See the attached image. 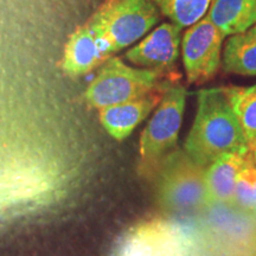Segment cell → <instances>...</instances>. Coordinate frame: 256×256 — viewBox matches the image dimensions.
<instances>
[{"mask_svg": "<svg viewBox=\"0 0 256 256\" xmlns=\"http://www.w3.org/2000/svg\"><path fill=\"white\" fill-rule=\"evenodd\" d=\"M184 151L204 168L223 154L252 152L224 88L198 92L196 118L185 140Z\"/></svg>", "mask_w": 256, "mask_h": 256, "instance_id": "cell-1", "label": "cell"}, {"mask_svg": "<svg viewBox=\"0 0 256 256\" xmlns=\"http://www.w3.org/2000/svg\"><path fill=\"white\" fill-rule=\"evenodd\" d=\"M179 74L134 68L119 57L112 56L86 89V101L92 107L104 110L112 106L136 100L150 92L177 83Z\"/></svg>", "mask_w": 256, "mask_h": 256, "instance_id": "cell-2", "label": "cell"}, {"mask_svg": "<svg viewBox=\"0 0 256 256\" xmlns=\"http://www.w3.org/2000/svg\"><path fill=\"white\" fill-rule=\"evenodd\" d=\"M154 0H107L88 22L110 40L114 52L132 46L159 23Z\"/></svg>", "mask_w": 256, "mask_h": 256, "instance_id": "cell-3", "label": "cell"}, {"mask_svg": "<svg viewBox=\"0 0 256 256\" xmlns=\"http://www.w3.org/2000/svg\"><path fill=\"white\" fill-rule=\"evenodd\" d=\"M186 94V89L178 82L170 86L144 130L140 139V156L145 171H154L160 168L166 156L176 151Z\"/></svg>", "mask_w": 256, "mask_h": 256, "instance_id": "cell-4", "label": "cell"}, {"mask_svg": "<svg viewBox=\"0 0 256 256\" xmlns=\"http://www.w3.org/2000/svg\"><path fill=\"white\" fill-rule=\"evenodd\" d=\"M160 170V200L168 210L186 212L209 203L206 168L194 162L185 151L172 152L162 162Z\"/></svg>", "mask_w": 256, "mask_h": 256, "instance_id": "cell-5", "label": "cell"}, {"mask_svg": "<svg viewBox=\"0 0 256 256\" xmlns=\"http://www.w3.org/2000/svg\"><path fill=\"white\" fill-rule=\"evenodd\" d=\"M224 38L208 17L185 31L182 38V58L188 83H204L216 75Z\"/></svg>", "mask_w": 256, "mask_h": 256, "instance_id": "cell-6", "label": "cell"}, {"mask_svg": "<svg viewBox=\"0 0 256 256\" xmlns=\"http://www.w3.org/2000/svg\"><path fill=\"white\" fill-rule=\"evenodd\" d=\"M182 28L170 22L150 32L136 46L127 51L124 58L139 68L160 70L168 74L174 72L179 56Z\"/></svg>", "mask_w": 256, "mask_h": 256, "instance_id": "cell-7", "label": "cell"}, {"mask_svg": "<svg viewBox=\"0 0 256 256\" xmlns=\"http://www.w3.org/2000/svg\"><path fill=\"white\" fill-rule=\"evenodd\" d=\"M113 54L110 40L87 23L76 28L69 37L60 66L66 75L78 78L102 66Z\"/></svg>", "mask_w": 256, "mask_h": 256, "instance_id": "cell-8", "label": "cell"}, {"mask_svg": "<svg viewBox=\"0 0 256 256\" xmlns=\"http://www.w3.org/2000/svg\"><path fill=\"white\" fill-rule=\"evenodd\" d=\"M168 87L158 89L136 100L101 110L100 121L102 126L114 139L119 142L126 139L138 124L151 113L153 108L159 104L164 92Z\"/></svg>", "mask_w": 256, "mask_h": 256, "instance_id": "cell-9", "label": "cell"}, {"mask_svg": "<svg viewBox=\"0 0 256 256\" xmlns=\"http://www.w3.org/2000/svg\"><path fill=\"white\" fill-rule=\"evenodd\" d=\"M252 164H254L252 152L247 154L228 153L211 162L206 170V184L209 203L234 202L236 180L240 172Z\"/></svg>", "mask_w": 256, "mask_h": 256, "instance_id": "cell-10", "label": "cell"}, {"mask_svg": "<svg viewBox=\"0 0 256 256\" xmlns=\"http://www.w3.org/2000/svg\"><path fill=\"white\" fill-rule=\"evenodd\" d=\"M206 17L226 37L241 34L256 24V0H214Z\"/></svg>", "mask_w": 256, "mask_h": 256, "instance_id": "cell-11", "label": "cell"}, {"mask_svg": "<svg viewBox=\"0 0 256 256\" xmlns=\"http://www.w3.org/2000/svg\"><path fill=\"white\" fill-rule=\"evenodd\" d=\"M223 69L242 76H256V24L230 36L223 49Z\"/></svg>", "mask_w": 256, "mask_h": 256, "instance_id": "cell-12", "label": "cell"}, {"mask_svg": "<svg viewBox=\"0 0 256 256\" xmlns=\"http://www.w3.org/2000/svg\"><path fill=\"white\" fill-rule=\"evenodd\" d=\"M249 148H256V87L224 88Z\"/></svg>", "mask_w": 256, "mask_h": 256, "instance_id": "cell-13", "label": "cell"}, {"mask_svg": "<svg viewBox=\"0 0 256 256\" xmlns=\"http://www.w3.org/2000/svg\"><path fill=\"white\" fill-rule=\"evenodd\" d=\"M162 16L182 28L206 17L214 0H154Z\"/></svg>", "mask_w": 256, "mask_h": 256, "instance_id": "cell-14", "label": "cell"}, {"mask_svg": "<svg viewBox=\"0 0 256 256\" xmlns=\"http://www.w3.org/2000/svg\"><path fill=\"white\" fill-rule=\"evenodd\" d=\"M234 202L241 209L256 210V168L252 164L240 172L236 180Z\"/></svg>", "mask_w": 256, "mask_h": 256, "instance_id": "cell-15", "label": "cell"}, {"mask_svg": "<svg viewBox=\"0 0 256 256\" xmlns=\"http://www.w3.org/2000/svg\"><path fill=\"white\" fill-rule=\"evenodd\" d=\"M252 160H254V164L256 165V148L252 151Z\"/></svg>", "mask_w": 256, "mask_h": 256, "instance_id": "cell-16", "label": "cell"}, {"mask_svg": "<svg viewBox=\"0 0 256 256\" xmlns=\"http://www.w3.org/2000/svg\"><path fill=\"white\" fill-rule=\"evenodd\" d=\"M106 2H107V0H106Z\"/></svg>", "mask_w": 256, "mask_h": 256, "instance_id": "cell-17", "label": "cell"}]
</instances>
